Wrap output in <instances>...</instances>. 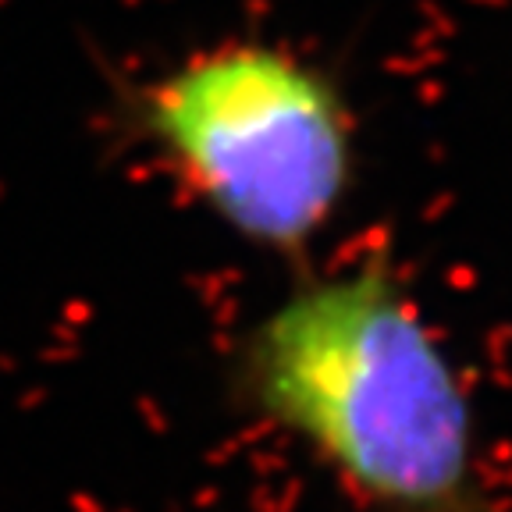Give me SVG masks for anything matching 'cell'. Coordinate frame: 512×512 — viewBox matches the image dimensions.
I'll list each match as a JSON object with an SVG mask.
<instances>
[{
  "mask_svg": "<svg viewBox=\"0 0 512 512\" xmlns=\"http://www.w3.org/2000/svg\"><path fill=\"white\" fill-rule=\"evenodd\" d=\"M235 388L370 512H491L463 384L377 260L306 281L260 320Z\"/></svg>",
  "mask_w": 512,
  "mask_h": 512,
  "instance_id": "6da1fadb",
  "label": "cell"
},
{
  "mask_svg": "<svg viewBox=\"0 0 512 512\" xmlns=\"http://www.w3.org/2000/svg\"><path fill=\"white\" fill-rule=\"evenodd\" d=\"M136 118L228 228L278 253H299L349 185L335 89L278 50L192 57L139 96Z\"/></svg>",
  "mask_w": 512,
  "mask_h": 512,
  "instance_id": "7a4b0ae2",
  "label": "cell"
}]
</instances>
